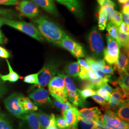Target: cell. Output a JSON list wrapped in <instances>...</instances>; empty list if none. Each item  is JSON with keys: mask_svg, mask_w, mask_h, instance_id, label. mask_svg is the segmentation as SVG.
Segmentation results:
<instances>
[{"mask_svg": "<svg viewBox=\"0 0 129 129\" xmlns=\"http://www.w3.org/2000/svg\"><path fill=\"white\" fill-rule=\"evenodd\" d=\"M78 93L83 100L86 101L88 97H91L96 94V91L90 88H84L83 90L78 89Z\"/></svg>", "mask_w": 129, "mask_h": 129, "instance_id": "32", "label": "cell"}, {"mask_svg": "<svg viewBox=\"0 0 129 129\" xmlns=\"http://www.w3.org/2000/svg\"><path fill=\"white\" fill-rule=\"evenodd\" d=\"M4 24H6L15 29L26 34L28 36L40 42H44L45 38L37 28L32 23L18 21L9 19L3 18Z\"/></svg>", "mask_w": 129, "mask_h": 129, "instance_id": "2", "label": "cell"}, {"mask_svg": "<svg viewBox=\"0 0 129 129\" xmlns=\"http://www.w3.org/2000/svg\"><path fill=\"white\" fill-rule=\"evenodd\" d=\"M34 21L44 38L50 43L60 46L61 40L67 35L61 28L44 16L36 17Z\"/></svg>", "mask_w": 129, "mask_h": 129, "instance_id": "1", "label": "cell"}, {"mask_svg": "<svg viewBox=\"0 0 129 129\" xmlns=\"http://www.w3.org/2000/svg\"><path fill=\"white\" fill-rule=\"evenodd\" d=\"M57 72L58 66L55 62L47 63L39 71L37 86L39 88L46 87Z\"/></svg>", "mask_w": 129, "mask_h": 129, "instance_id": "5", "label": "cell"}, {"mask_svg": "<svg viewBox=\"0 0 129 129\" xmlns=\"http://www.w3.org/2000/svg\"><path fill=\"white\" fill-rule=\"evenodd\" d=\"M71 53L73 55L77 58L85 57V54L83 47L78 43H77L76 44L75 46H74Z\"/></svg>", "mask_w": 129, "mask_h": 129, "instance_id": "34", "label": "cell"}, {"mask_svg": "<svg viewBox=\"0 0 129 129\" xmlns=\"http://www.w3.org/2000/svg\"><path fill=\"white\" fill-rule=\"evenodd\" d=\"M48 86L50 95L55 100L61 102L68 101V91L63 78L59 76L54 77Z\"/></svg>", "mask_w": 129, "mask_h": 129, "instance_id": "4", "label": "cell"}, {"mask_svg": "<svg viewBox=\"0 0 129 129\" xmlns=\"http://www.w3.org/2000/svg\"><path fill=\"white\" fill-rule=\"evenodd\" d=\"M80 116L81 118L91 119L95 121L100 120L102 112L98 107H95L90 108H84L79 111Z\"/></svg>", "mask_w": 129, "mask_h": 129, "instance_id": "16", "label": "cell"}, {"mask_svg": "<svg viewBox=\"0 0 129 129\" xmlns=\"http://www.w3.org/2000/svg\"><path fill=\"white\" fill-rule=\"evenodd\" d=\"M18 9L23 15L28 18L36 17L39 14L38 6L32 1L23 0L19 3Z\"/></svg>", "mask_w": 129, "mask_h": 129, "instance_id": "8", "label": "cell"}, {"mask_svg": "<svg viewBox=\"0 0 129 129\" xmlns=\"http://www.w3.org/2000/svg\"><path fill=\"white\" fill-rule=\"evenodd\" d=\"M109 22H112V23L116 25L118 27H119L121 23L122 22L121 13L118 11H115L113 16L111 17Z\"/></svg>", "mask_w": 129, "mask_h": 129, "instance_id": "37", "label": "cell"}, {"mask_svg": "<svg viewBox=\"0 0 129 129\" xmlns=\"http://www.w3.org/2000/svg\"><path fill=\"white\" fill-rule=\"evenodd\" d=\"M107 22V13L105 7H101L99 13V29L100 30L103 31L106 27Z\"/></svg>", "mask_w": 129, "mask_h": 129, "instance_id": "25", "label": "cell"}, {"mask_svg": "<svg viewBox=\"0 0 129 129\" xmlns=\"http://www.w3.org/2000/svg\"><path fill=\"white\" fill-rule=\"evenodd\" d=\"M36 105H42L52 103L48 91L43 88H38L29 95Z\"/></svg>", "mask_w": 129, "mask_h": 129, "instance_id": "11", "label": "cell"}, {"mask_svg": "<svg viewBox=\"0 0 129 129\" xmlns=\"http://www.w3.org/2000/svg\"><path fill=\"white\" fill-rule=\"evenodd\" d=\"M92 99L95 101L97 103L102 106V108H104L108 105V103H107L106 101L102 97L98 95L96 93L93 95Z\"/></svg>", "mask_w": 129, "mask_h": 129, "instance_id": "40", "label": "cell"}, {"mask_svg": "<svg viewBox=\"0 0 129 129\" xmlns=\"http://www.w3.org/2000/svg\"><path fill=\"white\" fill-rule=\"evenodd\" d=\"M96 62H97L98 65L101 69L106 64L105 60H104V59H100V60H96Z\"/></svg>", "mask_w": 129, "mask_h": 129, "instance_id": "57", "label": "cell"}, {"mask_svg": "<svg viewBox=\"0 0 129 129\" xmlns=\"http://www.w3.org/2000/svg\"><path fill=\"white\" fill-rule=\"evenodd\" d=\"M107 40V46L103 51L104 59L110 64H114L119 57L120 46L115 40L109 36Z\"/></svg>", "mask_w": 129, "mask_h": 129, "instance_id": "6", "label": "cell"}, {"mask_svg": "<svg viewBox=\"0 0 129 129\" xmlns=\"http://www.w3.org/2000/svg\"><path fill=\"white\" fill-rule=\"evenodd\" d=\"M57 74H58V76L61 77L64 79L65 86L67 88L68 91H75L78 93V89L77 88L76 86L75 85L73 81L69 76L64 75L63 73H59V72H58Z\"/></svg>", "mask_w": 129, "mask_h": 129, "instance_id": "24", "label": "cell"}, {"mask_svg": "<svg viewBox=\"0 0 129 129\" xmlns=\"http://www.w3.org/2000/svg\"><path fill=\"white\" fill-rule=\"evenodd\" d=\"M88 75L89 79H94L99 78L91 69L88 70Z\"/></svg>", "mask_w": 129, "mask_h": 129, "instance_id": "55", "label": "cell"}, {"mask_svg": "<svg viewBox=\"0 0 129 129\" xmlns=\"http://www.w3.org/2000/svg\"><path fill=\"white\" fill-rule=\"evenodd\" d=\"M39 72L35 74H30L25 76L23 78V81L28 84H33L37 85L38 84V78Z\"/></svg>", "mask_w": 129, "mask_h": 129, "instance_id": "35", "label": "cell"}, {"mask_svg": "<svg viewBox=\"0 0 129 129\" xmlns=\"http://www.w3.org/2000/svg\"><path fill=\"white\" fill-rule=\"evenodd\" d=\"M122 14H129V2L123 4L121 9Z\"/></svg>", "mask_w": 129, "mask_h": 129, "instance_id": "53", "label": "cell"}, {"mask_svg": "<svg viewBox=\"0 0 129 129\" xmlns=\"http://www.w3.org/2000/svg\"><path fill=\"white\" fill-rule=\"evenodd\" d=\"M88 62L90 69H92L94 72L97 71L98 70H101V68L98 65L96 60L93 59L92 57H88L86 60Z\"/></svg>", "mask_w": 129, "mask_h": 129, "instance_id": "38", "label": "cell"}, {"mask_svg": "<svg viewBox=\"0 0 129 129\" xmlns=\"http://www.w3.org/2000/svg\"><path fill=\"white\" fill-rule=\"evenodd\" d=\"M107 31L109 34V36L112 37L117 41V35L118 32V27L115 24L109 22L106 25Z\"/></svg>", "mask_w": 129, "mask_h": 129, "instance_id": "29", "label": "cell"}, {"mask_svg": "<svg viewBox=\"0 0 129 129\" xmlns=\"http://www.w3.org/2000/svg\"><path fill=\"white\" fill-rule=\"evenodd\" d=\"M4 44V36L1 31V26H0V44Z\"/></svg>", "mask_w": 129, "mask_h": 129, "instance_id": "58", "label": "cell"}, {"mask_svg": "<svg viewBox=\"0 0 129 129\" xmlns=\"http://www.w3.org/2000/svg\"><path fill=\"white\" fill-rule=\"evenodd\" d=\"M88 70H87L82 68H80V70L78 75L79 78L83 80H88L89 78L88 75Z\"/></svg>", "mask_w": 129, "mask_h": 129, "instance_id": "45", "label": "cell"}, {"mask_svg": "<svg viewBox=\"0 0 129 129\" xmlns=\"http://www.w3.org/2000/svg\"><path fill=\"white\" fill-rule=\"evenodd\" d=\"M62 115L67 124V127L64 129H78L80 114L77 108L74 106L67 111H63Z\"/></svg>", "mask_w": 129, "mask_h": 129, "instance_id": "10", "label": "cell"}, {"mask_svg": "<svg viewBox=\"0 0 129 129\" xmlns=\"http://www.w3.org/2000/svg\"><path fill=\"white\" fill-rule=\"evenodd\" d=\"M24 97L22 94L15 92L5 99V107L11 114L19 119H23L28 113L23 110L22 105V100Z\"/></svg>", "mask_w": 129, "mask_h": 129, "instance_id": "3", "label": "cell"}, {"mask_svg": "<svg viewBox=\"0 0 129 129\" xmlns=\"http://www.w3.org/2000/svg\"><path fill=\"white\" fill-rule=\"evenodd\" d=\"M122 21L127 24H129V14H121Z\"/></svg>", "mask_w": 129, "mask_h": 129, "instance_id": "56", "label": "cell"}, {"mask_svg": "<svg viewBox=\"0 0 129 129\" xmlns=\"http://www.w3.org/2000/svg\"><path fill=\"white\" fill-rule=\"evenodd\" d=\"M68 97L70 102L74 106L84 107L85 105V101L80 97L78 93L75 91H68Z\"/></svg>", "mask_w": 129, "mask_h": 129, "instance_id": "22", "label": "cell"}, {"mask_svg": "<svg viewBox=\"0 0 129 129\" xmlns=\"http://www.w3.org/2000/svg\"><path fill=\"white\" fill-rule=\"evenodd\" d=\"M6 62L9 72L8 74L6 75L0 74V78L4 82L6 81H9L10 82H15L17 81L20 78V76L13 70L8 59H6Z\"/></svg>", "mask_w": 129, "mask_h": 129, "instance_id": "21", "label": "cell"}, {"mask_svg": "<svg viewBox=\"0 0 129 129\" xmlns=\"http://www.w3.org/2000/svg\"><path fill=\"white\" fill-rule=\"evenodd\" d=\"M88 42L92 52L98 56H102L104 51V43L101 34L96 28H94L90 32Z\"/></svg>", "mask_w": 129, "mask_h": 129, "instance_id": "7", "label": "cell"}, {"mask_svg": "<svg viewBox=\"0 0 129 129\" xmlns=\"http://www.w3.org/2000/svg\"><path fill=\"white\" fill-rule=\"evenodd\" d=\"M118 31L120 32L129 35V25L127 24L124 22H121L119 26L118 27Z\"/></svg>", "mask_w": 129, "mask_h": 129, "instance_id": "46", "label": "cell"}, {"mask_svg": "<svg viewBox=\"0 0 129 129\" xmlns=\"http://www.w3.org/2000/svg\"><path fill=\"white\" fill-rule=\"evenodd\" d=\"M20 0H0V5H18Z\"/></svg>", "mask_w": 129, "mask_h": 129, "instance_id": "49", "label": "cell"}, {"mask_svg": "<svg viewBox=\"0 0 129 129\" xmlns=\"http://www.w3.org/2000/svg\"><path fill=\"white\" fill-rule=\"evenodd\" d=\"M105 124L110 129H129V123L117 117L108 120Z\"/></svg>", "mask_w": 129, "mask_h": 129, "instance_id": "19", "label": "cell"}, {"mask_svg": "<svg viewBox=\"0 0 129 129\" xmlns=\"http://www.w3.org/2000/svg\"><path fill=\"white\" fill-rule=\"evenodd\" d=\"M101 88H104L105 90H106L107 92H109L111 93V92L113 91V90H114V89H113L110 86H109L107 83H104L102 85Z\"/></svg>", "mask_w": 129, "mask_h": 129, "instance_id": "54", "label": "cell"}, {"mask_svg": "<svg viewBox=\"0 0 129 129\" xmlns=\"http://www.w3.org/2000/svg\"><path fill=\"white\" fill-rule=\"evenodd\" d=\"M14 14V12L12 10L0 8V16L11 18Z\"/></svg>", "mask_w": 129, "mask_h": 129, "instance_id": "48", "label": "cell"}, {"mask_svg": "<svg viewBox=\"0 0 129 129\" xmlns=\"http://www.w3.org/2000/svg\"><path fill=\"white\" fill-rule=\"evenodd\" d=\"M118 1L120 3L122 4L127 2L128 1H129V0H118Z\"/></svg>", "mask_w": 129, "mask_h": 129, "instance_id": "59", "label": "cell"}, {"mask_svg": "<svg viewBox=\"0 0 129 129\" xmlns=\"http://www.w3.org/2000/svg\"><path fill=\"white\" fill-rule=\"evenodd\" d=\"M32 1L49 14L55 16L58 15V12L53 0H32Z\"/></svg>", "mask_w": 129, "mask_h": 129, "instance_id": "15", "label": "cell"}, {"mask_svg": "<svg viewBox=\"0 0 129 129\" xmlns=\"http://www.w3.org/2000/svg\"><path fill=\"white\" fill-rule=\"evenodd\" d=\"M78 63L79 65L80 66V68H82L87 69V70H89V69H90V68L89 64H88V62L86 60L78 58Z\"/></svg>", "mask_w": 129, "mask_h": 129, "instance_id": "52", "label": "cell"}, {"mask_svg": "<svg viewBox=\"0 0 129 129\" xmlns=\"http://www.w3.org/2000/svg\"><path fill=\"white\" fill-rule=\"evenodd\" d=\"M102 72L106 75H113L114 73V69L109 65H105L103 67H102Z\"/></svg>", "mask_w": 129, "mask_h": 129, "instance_id": "43", "label": "cell"}, {"mask_svg": "<svg viewBox=\"0 0 129 129\" xmlns=\"http://www.w3.org/2000/svg\"><path fill=\"white\" fill-rule=\"evenodd\" d=\"M0 129H13L7 116L0 112Z\"/></svg>", "mask_w": 129, "mask_h": 129, "instance_id": "30", "label": "cell"}, {"mask_svg": "<svg viewBox=\"0 0 129 129\" xmlns=\"http://www.w3.org/2000/svg\"><path fill=\"white\" fill-rule=\"evenodd\" d=\"M4 24L3 21V18H0V26Z\"/></svg>", "mask_w": 129, "mask_h": 129, "instance_id": "61", "label": "cell"}, {"mask_svg": "<svg viewBox=\"0 0 129 129\" xmlns=\"http://www.w3.org/2000/svg\"><path fill=\"white\" fill-rule=\"evenodd\" d=\"M116 117L117 115L115 112L113 111L111 109H109L105 111L104 114H102L100 117V120H102L104 123H106L108 120Z\"/></svg>", "mask_w": 129, "mask_h": 129, "instance_id": "36", "label": "cell"}, {"mask_svg": "<svg viewBox=\"0 0 129 129\" xmlns=\"http://www.w3.org/2000/svg\"><path fill=\"white\" fill-rule=\"evenodd\" d=\"M96 93L98 95L100 96L101 97L103 98L106 102L108 101L111 95V93L109 92H107L104 88H99L96 91Z\"/></svg>", "mask_w": 129, "mask_h": 129, "instance_id": "41", "label": "cell"}, {"mask_svg": "<svg viewBox=\"0 0 129 129\" xmlns=\"http://www.w3.org/2000/svg\"><path fill=\"white\" fill-rule=\"evenodd\" d=\"M79 121L82 129H91L95 124V121L91 119H88L79 117Z\"/></svg>", "mask_w": 129, "mask_h": 129, "instance_id": "31", "label": "cell"}, {"mask_svg": "<svg viewBox=\"0 0 129 129\" xmlns=\"http://www.w3.org/2000/svg\"><path fill=\"white\" fill-rule=\"evenodd\" d=\"M10 57V54L9 51L4 47L0 46V57L8 59Z\"/></svg>", "mask_w": 129, "mask_h": 129, "instance_id": "50", "label": "cell"}, {"mask_svg": "<svg viewBox=\"0 0 129 129\" xmlns=\"http://www.w3.org/2000/svg\"><path fill=\"white\" fill-rule=\"evenodd\" d=\"M76 44V42L74 41L68 36L66 35L60 42V46L63 47L70 52H71Z\"/></svg>", "mask_w": 129, "mask_h": 129, "instance_id": "27", "label": "cell"}, {"mask_svg": "<svg viewBox=\"0 0 129 129\" xmlns=\"http://www.w3.org/2000/svg\"><path fill=\"white\" fill-rule=\"evenodd\" d=\"M55 125L60 129H64L67 127V124L63 117L57 116L55 118Z\"/></svg>", "mask_w": 129, "mask_h": 129, "instance_id": "39", "label": "cell"}, {"mask_svg": "<svg viewBox=\"0 0 129 129\" xmlns=\"http://www.w3.org/2000/svg\"><path fill=\"white\" fill-rule=\"evenodd\" d=\"M125 99H127L125 98L121 88L117 87L111 92L108 100V105L111 110L116 111Z\"/></svg>", "mask_w": 129, "mask_h": 129, "instance_id": "12", "label": "cell"}, {"mask_svg": "<svg viewBox=\"0 0 129 129\" xmlns=\"http://www.w3.org/2000/svg\"><path fill=\"white\" fill-rule=\"evenodd\" d=\"M22 105L23 110L27 112L38 110L37 106L29 98L27 97H23L22 98Z\"/></svg>", "mask_w": 129, "mask_h": 129, "instance_id": "26", "label": "cell"}, {"mask_svg": "<svg viewBox=\"0 0 129 129\" xmlns=\"http://www.w3.org/2000/svg\"><path fill=\"white\" fill-rule=\"evenodd\" d=\"M127 48L120 47L119 55L117 62L114 64V70L120 74L128 71L129 68V51Z\"/></svg>", "mask_w": 129, "mask_h": 129, "instance_id": "9", "label": "cell"}, {"mask_svg": "<svg viewBox=\"0 0 129 129\" xmlns=\"http://www.w3.org/2000/svg\"><path fill=\"white\" fill-rule=\"evenodd\" d=\"M129 35L120 32L118 31L117 42L120 46V48L122 47L129 49Z\"/></svg>", "mask_w": 129, "mask_h": 129, "instance_id": "28", "label": "cell"}, {"mask_svg": "<svg viewBox=\"0 0 129 129\" xmlns=\"http://www.w3.org/2000/svg\"><path fill=\"white\" fill-rule=\"evenodd\" d=\"M7 91V88L4 82L0 78V98L3 97Z\"/></svg>", "mask_w": 129, "mask_h": 129, "instance_id": "51", "label": "cell"}, {"mask_svg": "<svg viewBox=\"0 0 129 129\" xmlns=\"http://www.w3.org/2000/svg\"><path fill=\"white\" fill-rule=\"evenodd\" d=\"M91 129H110L106 126L105 123H104L102 120H99L95 121V124Z\"/></svg>", "mask_w": 129, "mask_h": 129, "instance_id": "44", "label": "cell"}, {"mask_svg": "<svg viewBox=\"0 0 129 129\" xmlns=\"http://www.w3.org/2000/svg\"><path fill=\"white\" fill-rule=\"evenodd\" d=\"M23 120H26L31 129H42L38 120L37 113H28L24 116Z\"/></svg>", "mask_w": 129, "mask_h": 129, "instance_id": "20", "label": "cell"}, {"mask_svg": "<svg viewBox=\"0 0 129 129\" xmlns=\"http://www.w3.org/2000/svg\"><path fill=\"white\" fill-rule=\"evenodd\" d=\"M46 129H58L56 127V125H53V126H51L50 127H49V128H47Z\"/></svg>", "mask_w": 129, "mask_h": 129, "instance_id": "60", "label": "cell"}, {"mask_svg": "<svg viewBox=\"0 0 129 129\" xmlns=\"http://www.w3.org/2000/svg\"><path fill=\"white\" fill-rule=\"evenodd\" d=\"M65 6L77 17L81 18L83 15L82 6L78 0H55Z\"/></svg>", "mask_w": 129, "mask_h": 129, "instance_id": "13", "label": "cell"}, {"mask_svg": "<svg viewBox=\"0 0 129 129\" xmlns=\"http://www.w3.org/2000/svg\"><path fill=\"white\" fill-rule=\"evenodd\" d=\"M111 83L116 87L118 85L124 93L125 98L129 99V75L128 71L120 74L118 80Z\"/></svg>", "mask_w": 129, "mask_h": 129, "instance_id": "14", "label": "cell"}, {"mask_svg": "<svg viewBox=\"0 0 129 129\" xmlns=\"http://www.w3.org/2000/svg\"><path fill=\"white\" fill-rule=\"evenodd\" d=\"M105 9L106 10L107 13V20L110 21L111 17L113 16V14L115 13V10L114 9V7L112 6H104Z\"/></svg>", "mask_w": 129, "mask_h": 129, "instance_id": "42", "label": "cell"}, {"mask_svg": "<svg viewBox=\"0 0 129 129\" xmlns=\"http://www.w3.org/2000/svg\"><path fill=\"white\" fill-rule=\"evenodd\" d=\"M99 5L101 6V7L112 6L113 7H115V4L112 0H97Z\"/></svg>", "mask_w": 129, "mask_h": 129, "instance_id": "47", "label": "cell"}, {"mask_svg": "<svg viewBox=\"0 0 129 129\" xmlns=\"http://www.w3.org/2000/svg\"><path fill=\"white\" fill-rule=\"evenodd\" d=\"M37 114L42 129H46L51 126L55 125V117L54 114L49 115L40 111Z\"/></svg>", "mask_w": 129, "mask_h": 129, "instance_id": "17", "label": "cell"}, {"mask_svg": "<svg viewBox=\"0 0 129 129\" xmlns=\"http://www.w3.org/2000/svg\"><path fill=\"white\" fill-rule=\"evenodd\" d=\"M117 117L120 120L128 123L129 121V99H125L124 102L117 109Z\"/></svg>", "mask_w": 129, "mask_h": 129, "instance_id": "18", "label": "cell"}, {"mask_svg": "<svg viewBox=\"0 0 129 129\" xmlns=\"http://www.w3.org/2000/svg\"><path fill=\"white\" fill-rule=\"evenodd\" d=\"M52 103H53L55 107L62 110V111H67L74 107V106L71 104L68 101L66 102H61L55 100V101H54L53 102H52Z\"/></svg>", "mask_w": 129, "mask_h": 129, "instance_id": "33", "label": "cell"}, {"mask_svg": "<svg viewBox=\"0 0 129 129\" xmlns=\"http://www.w3.org/2000/svg\"><path fill=\"white\" fill-rule=\"evenodd\" d=\"M80 70V67L78 62H73L67 65L64 69V71L68 75L76 78L78 76Z\"/></svg>", "mask_w": 129, "mask_h": 129, "instance_id": "23", "label": "cell"}]
</instances>
